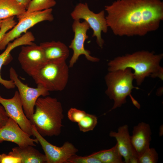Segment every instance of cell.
Here are the masks:
<instances>
[{
    "instance_id": "1",
    "label": "cell",
    "mask_w": 163,
    "mask_h": 163,
    "mask_svg": "<svg viewBox=\"0 0 163 163\" xmlns=\"http://www.w3.org/2000/svg\"><path fill=\"white\" fill-rule=\"evenodd\" d=\"M105 9L108 27L119 36H145L158 29L163 20L160 0H117Z\"/></svg>"
},
{
    "instance_id": "2",
    "label": "cell",
    "mask_w": 163,
    "mask_h": 163,
    "mask_svg": "<svg viewBox=\"0 0 163 163\" xmlns=\"http://www.w3.org/2000/svg\"><path fill=\"white\" fill-rule=\"evenodd\" d=\"M163 57L162 53L157 54L147 51H138L110 61L108 70L110 72L130 68L134 70V79L137 85H139L147 77H158L163 80V68L160 65Z\"/></svg>"
},
{
    "instance_id": "3",
    "label": "cell",
    "mask_w": 163,
    "mask_h": 163,
    "mask_svg": "<svg viewBox=\"0 0 163 163\" xmlns=\"http://www.w3.org/2000/svg\"><path fill=\"white\" fill-rule=\"evenodd\" d=\"M32 124L43 136H58L61 133L64 118L61 103L49 96L40 97L35 105Z\"/></svg>"
},
{
    "instance_id": "4",
    "label": "cell",
    "mask_w": 163,
    "mask_h": 163,
    "mask_svg": "<svg viewBox=\"0 0 163 163\" xmlns=\"http://www.w3.org/2000/svg\"><path fill=\"white\" fill-rule=\"evenodd\" d=\"M134 79L133 73L130 68L109 72L105 77L107 88L106 94L111 100H113V105L110 111L121 106L126 102V98L129 96L133 104L138 108L140 106L131 95L133 88L138 89L133 86Z\"/></svg>"
},
{
    "instance_id": "5",
    "label": "cell",
    "mask_w": 163,
    "mask_h": 163,
    "mask_svg": "<svg viewBox=\"0 0 163 163\" xmlns=\"http://www.w3.org/2000/svg\"><path fill=\"white\" fill-rule=\"evenodd\" d=\"M69 68L66 61H46L31 77L49 92L61 91L68 83Z\"/></svg>"
},
{
    "instance_id": "6",
    "label": "cell",
    "mask_w": 163,
    "mask_h": 163,
    "mask_svg": "<svg viewBox=\"0 0 163 163\" xmlns=\"http://www.w3.org/2000/svg\"><path fill=\"white\" fill-rule=\"evenodd\" d=\"M9 76L18 89L25 114L32 124V116L37 100L41 96H49V91L40 85H37L36 88H33L24 84L19 79L17 72L12 67L9 69Z\"/></svg>"
},
{
    "instance_id": "7",
    "label": "cell",
    "mask_w": 163,
    "mask_h": 163,
    "mask_svg": "<svg viewBox=\"0 0 163 163\" xmlns=\"http://www.w3.org/2000/svg\"><path fill=\"white\" fill-rule=\"evenodd\" d=\"M105 13L104 10L95 13L89 9L87 3H79L71 14L74 20L83 19L88 24L93 31L92 37H96V43L101 48L104 43L101 33H107L108 28Z\"/></svg>"
},
{
    "instance_id": "8",
    "label": "cell",
    "mask_w": 163,
    "mask_h": 163,
    "mask_svg": "<svg viewBox=\"0 0 163 163\" xmlns=\"http://www.w3.org/2000/svg\"><path fill=\"white\" fill-rule=\"evenodd\" d=\"M52 8L34 12L18 19L19 22L4 36L0 43V50H4L11 41L26 33L36 24L44 21H51L54 19Z\"/></svg>"
},
{
    "instance_id": "9",
    "label": "cell",
    "mask_w": 163,
    "mask_h": 163,
    "mask_svg": "<svg viewBox=\"0 0 163 163\" xmlns=\"http://www.w3.org/2000/svg\"><path fill=\"white\" fill-rule=\"evenodd\" d=\"M32 132L33 136L37 139L44 152L46 163H67L68 160L78 151L72 144L68 141L61 147L52 144L38 133L33 124Z\"/></svg>"
},
{
    "instance_id": "10",
    "label": "cell",
    "mask_w": 163,
    "mask_h": 163,
    "mask_svg": "<svg viewBox=\"0 0 163 163\" xmlns=\"http://www.w3.org/2000/svg\"><path fill=\"white\" fill-rule=\"evenodd\" d=\"M72 27L74 35L69 47L73 50V54L69 61V67H72L82 55L91 62H98L99 59L91 56L90 51L85 48V41L88 38L87 34L90 28L88 24L85 21L81 22L80 20H74Z\"/></svg>"
},
{
    "instance_id": "11",
    "label": "cell",
    "mask_w": 163,
    "mask_h": 163,
    "mask_svg": "<svg viewBox=\"0 0 163 163\" xmlns=\"http://www.w3.org/2000/svg\"><path fill=\"white\" fill-rule=\"evenodd\" d=\"M18 60L22 69L31 77L46 62L40 46L34 43L22 46Z\"/></svg>"
},
{
    "instance_id": "12",
    "label": "cell",
    "mask_w": 163,
    "mask_h": 163,
    "mask_svg": "<svg viewBox=\"0 0 163 163\" xmlns=\"http://www.w3.org/2000/svg\"><path fill=\"white\" fill-rule=\"evenodd\" d=\"M0 103L4 107L9 117L14 120L21 129L30 136H33L32 125L25 115L18 91L9 99L0 95Z\"/></svg>"
},
{
    "instance_id": "13",
    "label": "cell",
    "mask_w": 163,
    "mask_h": 163,
    "mask_svg": "<svg viewBox=\"0 0 163 163\" xmlns=\"http://www.w3.org/2000/svg\"><path fill=\"white\" fill-rule=\"evenodd\" d=\"M30 136L10 117L6 123L0 127V143L8 141L15 143L20 147L28 145L35 146L36 144L39 142L36 138L33 139Z\"/></svg>"
},
{
    "instance_id": "14",
    "label": "cell",
    "mask_w": 163,
    "mask_h": 163,
    "mask_svg": "<svg viewBox=\"0 0 163 163\" xmlns=\"http://www.w3.org/2000/svg\"><path fill=\"white\" fill-rule=\"evenodd\" d=\"M109 135L116 139L119 152L124 159V163H138L139 157L132 145L127 125L120 126L117 132L110 131Z\"/></svg>"
},
{
    "instance_id": "15",
    "label": "cell",
    "mask_w": 163,
    "mask_h": 163,
    "mask_svg": "<svg viewBox=\"0 0 163 163\" xmlns=\"http://www.w3.org/2000/svg\"><path fill=\"white\" fill-rule=\"evenodd\" d=\"M35 40V37L32 32L27 31L22 36L10 42L6 46L4 51L0 55V83L8 89H14L15 87L13 82L11 80H6L3 79L1 75L2 67L11 57L10 52L14 48L19 46L31 45Z\"/></svg>"
},
{
    "instance_id": "16",
    "label": "cell",
    "mask_w": 163,
    "mask_h": 163,
    "mask_svg": "<svg viewBox=\"0 0 163 163\" xmlns=\"http://www.w3.org/2000/svg\"><path fill=\"white\" fill-rule=\"evenodd\" d=\"M152 132L150 125L141 122L134 127L131 140L133 146L139 157L150 147Z\"/></svg>"
},
{
    "instance_id": "17",
    "label": "cell",
    "mask_w": 163,
    "mask_h": 163,
    "mask_svg": "<svg viewBox=\"0 0 163 163\" xmlns=\"http://www.w3.org/2000/svg\"><path fill=\"white\" fill-rule=\"evenodd\" d=\"M46 61H66L69 54L68 47L60 41H53L41 43Z\"/></svg>"
},
{
    "instance_id": "18",
    "label": "cell",
    "mask_w": 163,
    "mask_h": 163,
    "mask_svg": "<svg viewBox=\"0 0 163 163\" xmlns=\"http://www.w3.org/2000/svg\"><path fill=\"white\" fill-rule=\"evenodd\" d=\"M9 153L20 158L21 163H46L45 155L32 145H28L24 147H15Z\"/></svg>"
},
{
    "instance_id": "19",
    "label": "cell",
    "mask_w": 163,
    "mask_h": 163,
    "mask_svg": "<svg viewBox=\"0 0 163 163\" xmlns=\"http://www.w3.org/2000/svg\"><path fill=\"white\" fill-rule=\"evenodd\" d=\"M26 8L16 0H0V20L17 16L25 13Z\"/></svg>"
},
{
    "instance_id": "20",
    "label": "cell",
    "mask_w": 163,
    "mask_h": 163,
    "mask_svg": "<svg viewBox=\"0 0 163 163\" xmlns=\"http://www.w3.org/2000/svg\"><path fill=\"white\" fill-rule=\"evenodd\" d=\"M91 155L97 158L101 163H124L117 143L110 149L101 150Z\"/></svg>"
},
{
    "instance_id": "21",
    "label": "cell",
    "mask_w": 163,
    "mask_h": 163,
    "mask_svg": "<svg viewBox=\"0 0 163 163\" xmlns=\"http://www.w3.org/2000/svg\"><path fill=\"white\" fill-rule=\"evenodd\" d=\"M56 4L54 0H32L25 13L18 18L19 19L31 13L51 8Z\"/></svg>"
},
{
    "instance_id": "22",
    "label": "cell",
    "mask_w": 163,
    "mask_h": 163,
    "mask_svg": "<svg viewBox=\"0 0 163 163\" xmlns=\"http://www.w3.org/2000/svg\"><path fill=\"white\" fill-rule=\"evenodd\" d=\"M97 123V118L95 115L86 113L84 117L78 123L80 130L85 133L93 130Z\"/></svg>"
},
{
    "instance_id": "23",
    "label": "cell",
    "mask_w": 163,
    "mask_h": 163,
    "mask_svg": "<svg viewBox=\"0 0 163 163\" xmlns=\"http://www.w3.org/2000/svg\"><path fill=\"white\" fill-rule=\"evenodd\" d=\"M158 159V154L155 149L149 147L139 157L138 163H156Z\"/></svg>"
},
{
    "instance_id": "24",
    "label": "cell",
    "mask_w": 163,
    "mask_h": 163,
    "mask_svg": "<svg viewBox=\"0 0 163 163\" xmlns=\"http://www.w3.org/2000/svg\"><path fill=\"white\" fill-rule=\"evenodd\" d=\"M67 163H101L97 158L91 155L81 156L76 154L72 156L67 161Z\"/></svg>"
},
{
    "instance_id": "25",
    "label": "cell",
    "mask_w": 163,
    "mask_h": 163,
    "mask_svg": "<svg viewBox=\"0 0 163 163\" xmlns=\"http://www.w3.org/2000/svg\"><path fill=\"white\" fill-rule=\"evenodd\" d=\"M12 17L3 20L0 28V43L5 33L12 29L17 23Z\"/></svg>"
},
{
    "instance_id": "26",
    "label": "cell",
    "mask_w": 163,
    "mask_h": 163,
    "mask_svg": "<svg viewBox=\"0 0 163 163\" xmlns=\"http://www.w3.org/2000/svg\"><path fill=\"white\" fill-rule=\"evenodd\" d=\"M86 113L84 110L75 108H71L67 112V116L71 121L78 123L84 117Z\"/></svg>"
},
{
    "instance_id": "27",
    "label": "cell",
    "mask_w": 163,
    "mask_h": 163,
    "mask_svg": "<svg viewBox=\"0 0 163 163\" xmlns=\"http://www.w3.org/2000/svg\"><path fill=\"white\" fill-rule=\"evenodd\" d=\"M0 163H21V159L15 157L9 152L0 154Z\"/></svg>"
},
{
    "instance_id": "28",
    "label": "cell",
    "mask_w": 163,
    "mask_h": 163,
    "mask_svg": "<svg viewBox=\"0 0 163 163\" xmlns=\"http://www.w3.org/2000/svg\"><path fill=\"white\" fill-rule=\"evenodd\" d=\"M9 118L4 107L0 103V127L6 123Z\"/></svg>"
},
{
    "instance_id": "29",
    "label": "cell",
    "mask_w": 163,
    "mask_h": 163,
    "mask_svg": "<svg viewBox=\"0 0 163 163\" xmlns=\"http://www.w3.org/2000/svg\"><path fill=\"white\" fill-rule=\"evenodd\" d=\"M20 4L27 9L30 3L32 0H16Z\"/></svg>"
},
{
    "instance_id": "30",
    "label": "cell",
    "mask_w": 163,
    "mask_h": 163,
    "mask_svg": "<svg viewBox=\"0 0 163 163\" xmlns=\"http://www.w3.org/2000/svg\"><path fill=\"white\" fill-rule=\"evenodd\" d=\"M3 20H0V28L1 26Z\"/></svg>"
}]
</instances>
